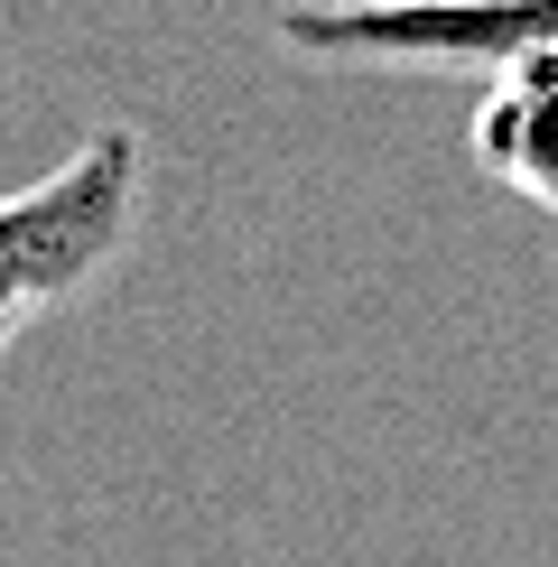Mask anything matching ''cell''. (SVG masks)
<instances>
[{"mask_svg":"<svg viewBox=\"0 0 558 567\" xmlns=\"http://www.w3.org/2000/svg\"><path fill=\"white\" fill-rule=\"evenodd\" d=\"M270 29L317 65L484 75V65L558 38V0H289V10H270Z\"/></svg>","mask_w":558,"mask_h":567,"instance_id":"7a4b0ae2","label":"cell"},{"mask_svg":"<svg viewBox=\"0 0 558 567\" xmlns=\"http://www.w3.org/2000/svg\"><path fill=\"white\" fill-rule=\"evenodd\" d=\"M465 150L503 196H521L530 215L558 224V38L484 65V103L465 122Z\"/></svg>","mask_w":558,"mask_h":567,"instance_id":"3957f363","label":"cell"},{"mask_svg":"<svg viewBox=\"0 0 558 567\" xmlns=\"http://www.w3.org/2000/svg\"><path fill=\"white\" fill-rule=\"evenodd\" d=\"M140 205H149V140L131 122L84 131L46 177L0 196V353L131 261Z\"/></svg>","mask_w":558,"mask_h":567,"instance_id":"6da1fadb","label":"cell"}]
</instances>
